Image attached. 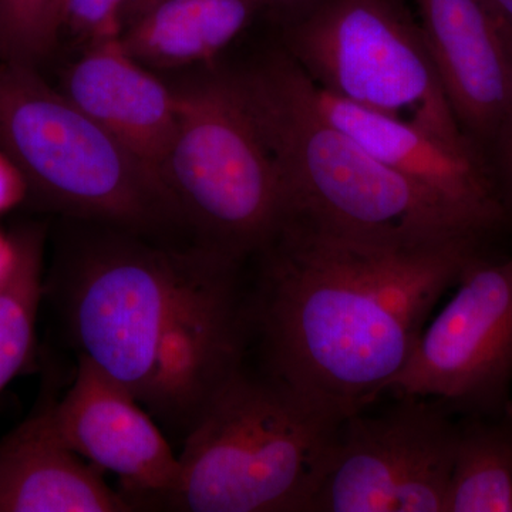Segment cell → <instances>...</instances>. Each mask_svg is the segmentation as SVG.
I'll return each instance as SVG.
<instances>
[{
    "label": "cell",
    "mask_w": 512,
    "mask_h": 512,
    "mask_svg": "<svg viewBox=\"0 0 512 512\" xmlns=\"http://www.w3.org/2000/svg\"><path fill=\"white\" fill-rule=\"evenodd\" d=\"M480 239L404 242L288 218L251 302L268 377L343 421L403 369Z\"/></svg>",
    "instance_id": "obj_1"
},
{
    "label": "cell",
    "mask_w": 512,
    "mask_h": 512,
    "mask_svg": "<svg viewBox=\"0 0 512 512\" xmlns=\"http://www.w3.org/2000/svg\"><path fill=\"white\" fill-rule=\"evenodd\" d=\"M238 268L201 245L157 247L120 229L77 248L55 291L79 356L184 439L242 367L252 308Z\"/></svg>",
    "instance_id": "obj_2"
},
{
    "label": "cell",
    "mask_w": 512,
    "mask_h": 512,
    "mask_svg": "<svg viewBox=\"0 0 512 512\" xmlns=\"http://www.w3.org/2000/svg\"><path fill=\"white\" fill-rule=\"evenodd\" d=\"M231 76L278 167L286 220L404 242L488 234L333 126L316 104L311 79L284 49Z\"/></svg>",
    "instance_id": "obj_3"
},
{
    "label": "cell",
    "mask_w": 512,
    "mask_h": 512,
    "mask_svg": "<svg viewBox=\"0 0 512 512\" xmlns=\"http://www.w3.org/2000/svg\"><path fill=\"white\" fill-rule=\"evenodd\" d=\"M340 423L271 377L241 367L185 434L177 483L154 505L183 512H311Z\"/></svg>",
    "instance_id": "obj_4"
},
{
    "label": "cell",
    "mask_w": 512,
    "mask_h": 512,
    "mask_svg": "<svg viewBox=\"0 0 512 512\" xmlns=\"http://www.w3.org/2000/svg\"><path fill=\"white\" fill-rule=\"evenodd\" d=\"M0 148L77 217L138 235L184 222L163 181L30 64H0Z\"/></svg>",
    "instance_id": "obj_5"
},
{
    "label": "cell",
    "mask_w": 512,
    "mask_h": 512,
    "mask_svg": "<svg viewBox=\"0 0 512 512\" xmlns=\"http://www.w3.org/2000/svg\"><path fill=\"white\" fill-rule=\"evenodd\" d=\"M177 123L161 180L201 247L241 262L286 220L281 175L231 73L177 92Z\"/></svg>",
    "instance_id": "obj_6"
},
{
    "label": "cell",
    "mask_w": 512,
    "mask_h": 512,
    "mask_svg": "<svg viewBox=\"0 0 512 512\" xmlns=\"http://www.w3.org/2000/svg\"><path fill=\"white\" fill-rule=\"evenodd\" d=\"M284 29L285 52L319 90L484 156L451 110L421 25L397 0H322Z\"/></svg>",
    "instance_id": "obj_7"
},
{
    "label": "cell",
    "mask_w": 512,
    "mask_h": 512,
    "mask_svg": "<svg viewBox=\"0 0 512 512\" xmlns=\"http://www.w3.org/2000/svg\"><path fill=\"white\" fill-rule=\"evenodd\" d=\"M402 400L340 423L311 512H446L458 424L444 406Z\"/></svg>",
    "instance_id": "obj_8"
},
{
    "label": "cell",
    "mask_w": 512,
    "mask_h": 512,
    "mask_svg": "<svg viewBox=\"0 0 512 512\" xmlns=\"http://www.w3.org/2000/svg\"><path fill=\"white\" fill-rule=\"evenodd\" d=\"M456 286L386 393L436 399L470 416H500L512 382V256H476Z\"/></svg>",
    "instance_id": "obj_9"
},
{
    "label": "cell",
    "mask_w": 512,
    "mask_h": 512,
    "mask_svg": "<svg viewBox=\"0 0 512 512\" xmlns=\"http://www.w3.org/2000/svg\"><path fill=\"white\" fill-rule=\"evenodd\" d=\"M52 416L67 446L120 478L127 500L136 495L154 504L177 483L180 460L160 424L86 357L79 356L74 382Z\"/></svg>",
    "instance_id": "obj_10"
},
{
    "label": "cell",
    "mask_w": 512,
    "mask_h": 512,
    "mask_svg": "<svg viewBox=\"0 0 512 512\" xmlns=\"http://www.w3.org/2000/svg\"><path fill=\"white\" fill-rule=\"evenodd\" d=\"M451 110L485 156L512 114V36L485 0H417Z\"/></svg>",
    "instance_id": "obj_11"
},
{
    "label": "cell",
    "mask_w": 512,
    "mask_h": 512,
    "mask_svg": "<svg viewBox=\"0 0 512 512\" xmlns=\"http://www.w3.org/2000/svg\"><path fill=\"white\" fill-rule=\"evenodd\" d=\"M313 96L333 126L387 167L466 212L488 234L507 220L503 194L481 154L457 150L420 128L338 99L315 84Z\"/></svg>",
    "instance_id": "obj_12"
},
{
    "label": "cell",
    "mask_w": 512,
    "mask_h": 512,
    "mask_svg": "<svg viewBox=\"0 0 512 512\" xmlns=\"http://www.w3.org/2000/svg\"><path fill=\"white\" fill-rule=\"evenodd\" d=\"M64 94L161 180L177 123V92L144 69L121 35L90 45L67 72Z\"/></svg>",
    "instance_id": "obj_13"
},
{
    "label": "cell",
    "mask_w": 512,
    "mask_h": 512,
    "mask_svg": "<svg viewBox=\"0 0 512 512\" xmlns=\"http://www.w3.org/2000/svg\"><path fill=\"white\" fill-rule=\"evenodd\" d=\"M133 505L64 443L52 406L0 441V512H128Z\"/></svg>",
    "instance_id": "obj_14"
},
{
    "label": "cell",
    "mask_w": 512,
    "mask_h": 512,
    "mask_svg": "<svg viewBox=\"0 0 512 512\" xmlns=\"http://www.w3.org/2000/svg\"><path fill=\"white\" fill-rule=\"evenodd\" d=\"M259 0H161L121 33L138 62L181 67L210 62L261 12Z\"/></svg>",
    "instance_id": "obj_15"
},
{
    "label": "cell",
    "mask_w": 512,
    "mask_h": 512,
    "mask_svg": "<svg viewBox=\"0 0 512 512\" xmlns=\"http://www.w3.org/2000/svg\"><path fill=\"white\" fill-rule=\"evenodd\" d=\"M446 512H512V417L458 424Z\"/></svg>",
    "instance_id": "obj_16"
},
{
    "label": "cell",
    "mask_w": 512,
    "mask_h": 512,
    "mask_svg": "<svg viewBox=\"0 0 512 512\" xmlns=\"http://www.w3.org/2000/svg\"><path fill=\"white\" fill-rule=\"evenodd\" d=\"M18 258L0 282V394L28 362L35 348L43 291V241L37 231L15 235Z\"/></svg>",
    "instance_id": "obj_17"
},
{
    "label": "cell",
    "mask_w": 512,
    "mask_h": 512,
    "mask_svg": "<svg viewBox=\"0 0 512 512\" xmlns=\"http://www.w3.org/2000/svg\"><path fill=\"white\" fill-rule=\"evenodd\" d=\"M55 0H0V49L10 62L30 64L45 55L59 30Z\"/></svg>",
    "instance_id": "obj_18"
},
{
    "label": "cell",
    "mask_w": 512,
    "mask_h": 512,
    "mask_svg": "<svg viewBox=\"0 0 512 512\" xmlns=\"http://www.w3.org/2000/svg\"><path fill=\"white\" fill-rule=\"evenodd\" d=\"M127 0H64L60 13L63 26L77 36L89 40L90 45L123 33L121 12Z\"/></svg>",
    "instance_id": "obj_19"
},
{
    "label": "cell",
    "mask_w": 512,
    "mask_h": 512,
    "mask_svg": "<svg viewBox=\"0 0 512 512\" xmlns=\"http://www.w3.org/2000/svg\"><path fill=\"white\" fill-rule=\"evenodd\" d=\"M29 183L16 161L0 148V214L25 200Z\"/></svg>",
    "instance_id": "obj_20"
},
{
    "label": "cell",
    "mask_w": 512,
    "mask_h": 512,
    "mask_svg": "<svg viewBox=\"0 0 512 512\" xmlns=\"http://www.w3.org/2000/svg\"><path fill=\"white\" fill-rule=\"evenodd\" d=\"M322 0H259L262 10H268L276 19L282 23L305 15L306 12L315 8Z\"/></svg>",
    "instance_id": "obj_21"
},
{
    "label": "cell",
    "mask_w": 512,
    "mask_h": 512,
    "mask_svg": "<svg viewBox=\"0 0 512 512\" xmlns=\"http://www.w3.org/2000/svg\"><path fill=\"white\" fill-rule=\"evenodd\" d=\"M505 188L512 197V114L493 147Z\"/></svg>",
    "instance_id": "obj_22"
},
{
    "label": "cell",
    "mask_w": 512,
    "mask_h": 512,
    "mask_svg": "<svg viewBox=\"0 0 512 512\" xmlns=\"http://www.w3.org/2000/svg\"><path fill=\"white\" fill-rule=\"evenodd\" d=\"M18 258V244L15 237H6L0 232V282L12 272Z\"/></svg>",
    "instance_id": "obj_23"
},
{
    "label": "cell",
    "mask_w": 512,
    "mask_h": 512,
    "mask_svg": "<svg viewBox=\"0 0 512 512\" xmlns=\"http://www.w3.org/2000/svg\"><path fill=\"white\" fill-rule=\"evenodd\" d=\"M161 0H127L124 5L123 12H121V23H123V30L128 25L141 18L144 13L148 12L151 8L160 3Z\"/></svg>",
    "instance_id": "obj_24"
},
{
    "label": "cell",
    "mask_w": 512,
    "mask_h": 512,
    "mask_svg": "<svg viewBox=\"0 0 512 512\" xmlns=\"http://www.w3.org/2000/svg\"><path fill=\"white\" fill-rule=\"evenodd\" d=\"M512 36V0H485Z\"/></svg>",
    "instance_id": "obj_25"
},
{
    "label": "cell",
    "mask_w": 512,
    "mask_h": 512,
    "mask_svg": "<svg viewBox=\"0 0 512 512\" xmlns=\"http://www.w3.org/2000/svg\"><path fill=\"white\" fill-rule=\"evenodd\" d=\"M64 0H55L53 3V16H55V23L57 30H60V13H62Z\"/></svg>",
    "instance_id": "obj_26"
}]
</instances>
